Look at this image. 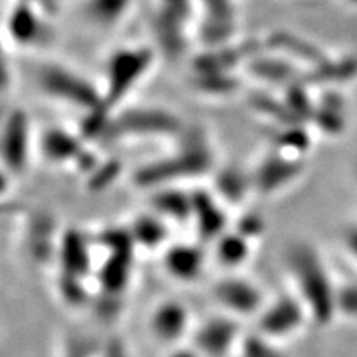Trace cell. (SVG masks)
Masks as SVG:
<instances>
[{
    "instance_id": "cell-21",
    "label": "cell",
    "mask_w": 357,
    "mask_h": 357,
    "mask_svg": "<svg viewBox=\"0 0 357 357\" xmlns=\"http://www.w3.org/2000/svg\"><path fill=\"white\" fill-rule=\"evenodd\" d=\"M134 0H82L79 13L91 29L111 32L129 19Z\"/></svg>"
},
{
    "instance_id": "cell-17",
    "label": "cell",
    "mask_w": 357,
    "mask_h": 357,
    "mask_svg": "<svg viewBox=\"0 0 357 357\" xmlns=\"http://www.w3.org/2000/svg\"><path fill=\"white\" fill-rule=\"evenodd\" d=\"M207 265L205 250L199 243H169L162 250L164 271L178 283H194L204 275Z\"/></svg>"
},
{
    "instance_id": "cell-1",
    "label": "cell",
    "mask_w": 357,
    "mask_h": 357,
    "mask_svg": "<svg viewBox=\"0 0 357 357\" xmlns=\"http://www.w3.org/2000/svg\"><path fill=\"white\" fill-rule=\"evenodd\" d=\"M171 151L147 160L134 171L132 182L144 190L182 185L215 172V149L207 131L187 124L184 132L172 141Z\"/></svg>"
},
{
    "instance_id": "cell-28",
    "label": "cell",
    "mask_w": 357,
    "mask_h": 357,
    "mask_svg": "<svg viewBox=\"0 0 357 357\" xmlns=\"http://www.w3.org/2000/svg\"><path fill=\"white\" fill-rule=\"evenodd\" d=\"M236 357H287V354L278 346V342L255 331L243 334Z\"/></svg>"
},
{
    "instance_id": "cell-12",
    "label": "cell",
    "mask_w": 357,
    "mask_h": 357,
    "mask_svg": "<svg viewBox=\"0 0 357 357\" xmlns=\"http://www.w3.org/2000/svg\"><path fill=\"white\" fill-rule=\"evenodd\" d=\"M212 298L227 314L236 319L258 316L266 305L261 288L238 275H227L217 280L212 287Z\"/></svg>"
},
{
    "instance_id": "cell-32",
    "label": "cell",
    "mask_w": 357,
    "mask_h": 357,
    "mask_svg": "<svg viewBox=\"0 0 357 357\" xmlns=\"http://www.w3.org/2000/svg\"><path fill=\"white\" fill-rule=\"evenodd\" d=\"M234 230L242 234L245 238H248L250 242H255V240H260L266 231V222L261 215H258L257 212H248L243 213L242 217L236 220V225Z\"/></svg>"
},
{
    "instance_id": "cell-20",
    "label": "cell",
    "mask_w": 357,
    "mask_h": 357,
    "mask_svg": "<svg viewBox=\"0 0 357 357\" xmlns=\"http://www.w3.org/2000/svg\"><path fill=\"white\" fill-rule=\"evenodd\" d=\"M149 192V211L171 225L192 222V190H185L184 185H169Z\"/></svg>"
},
{
    "instance_id": "cell-6",
    "label": "cell",
    "mask_w": 357,
    "mask_h": 357,
    "mask_svg": "<svg viewBox=\"0 0 357 357\" xmlns=\"http://www.w3.org/2000/svg\"><path fill=\"white\" fill-rule=\"evenodd\" d=\"M37 86L48 100L60 102L66 108L77 109L78 113H82V118L91 113L106 114L102 111L100 83L89 79L73 66L56 63V61L42 65L37 71Z\"/></svg>"
},
{
    "instance_id": "cell-31",
    "label": "cell",
    "mask_w": 357,
    "mask_h": 357,
    "mask_svg": "<svg viewBox=\"0 0 357 357\" xmlns=\"http://www.w3.org/2000/svg\"><path fill=\"white\" fill-rule=\"evenodd\" d=\"M337 316L357 321V280L337 284Z\"/></svg>"
},
{
    "instance_id": "cell-24",
    "label": "cell",
    "mask_w": 357,
    "mask_h": 357,
    "mask_svg": "<svg viewBox=\"0 0 357 357\" xmlns=\"http://www.w3.org/2000/svg\"><path fill=\"white\" fill-rule=\"evenodd\" d=\"M212 190L229 207H240L247 200L250 192H253L252 172H245L236 166L215 169L213 172Z\"/></svg>"
},
{
    "instance_id": "cell-36",
    "label": "cell",
    "mask_w": 357,
    "mask_h": 357,
    "mask_svg": "<svg viewBox=\"0 0 357 357\" xmlns=\"http://www.w3.org/2000/svg\"><path fill=\"white\" fill-rule=\"evenodd\" d=\"M100 357H126V354H124L121 344L111 342V344L105 347V351H102V354Z\"/></svg>"
},
{
    "instance_id": "cell-37",
    "label": "cell",
    "mask_w": 357,
    "mask_h": 357,
    "mask_svg": "<svg viewBox=\"0 0 357 357\" xmlns=\"http://www.w3.org/2000/svg\"><path fill=\"white\" fill-rule=\"evenodd\" d=\"M347 2H351V3H354V6H357V0H347Z\"/></svg>"
},
{
    "instance_id": "cell-18",
    "label": "cell",
    "mask_w": 357,
    "mask_h": 357,
    "mask_svg": "<svg viewBox=\"0 0 357 357\" xmlns=\"http://www.w3.org/2000/svg\"><path fill=\"white\" fill-rule=\"evenodd\" d=\"M91 243L88 236L77 229H68L60 235L56 258L60 263V273L86 280L93 271Z\"/></svg>"
},
{
    "instance_id": "cell-33",
    "label": "cell",
    "mask_w": 357,
    "mask_h": 357,
    "mask_svg": "<svg viewBox=\"0 0 357 357\" xmlns=\"http://www.w3.org/2000/svg\"><path fill=\"white\" fill-rule=\"evenodd\" d=\"M342 245H344L346 253L357 265V223L349 225L342 234Z\"/></svg>"
},
{
    "instance_id": "cell-25",
    "label": "cell",
    "mask_w": 357,
    "mask_h": 357,
    "mask_svg": "<svg viewBox=\"0 0 357 357\" xmlns=\"http://www.w3.org/2000/svg\"><path fill=\"white\" fill-rule=\"evenodd\" d=\"M134 253L109 252L108 258L98 270V281L106 296H119L129 284Z\"/></svg>"
},
{
    "instance_id": "cell-34",
    "label": "cell",
    "mask_w": 357,
    "mask_h": 357,
    "mask_svg": "<svg viewBox=\"0 0 357 357\" xmlns=\"http://www.w3.org/2000/svg\"><path fill=\"white\" fill-rule=\"evenodd\" d=\"M26 2L33 3L35 7H38L40 10L48 13L50 17L58 15L65 6V0H26Z\"/></svg>"
},
{
    "instance_id": "cell-15",
    "label": "cell",
    "mask_w": 357,
    "mask_h": 357,
    "mask_svg": "<svg viewBox=\"0 0 357 357\" xmlns=\"http://www.w3.org/2000/svg\"><path fill=\"white\" fill-rule=\"evenodd\" d=\"M89 142L82 136V132H73L70 129L52 126L40 134L37 147L40 155L52 166H77Z\"/></svg>"
},
{
    "instance_id": "cell-2",
    "label": "cell",
    "mask_w": 357,
    "mask_h": 357,
    "mask_svg": "<svg viewBox=\"0 0 357 357\" xmlns=\"http://www.w3.org/2000/svg\"><path fill=\"white\" fill-rule=\"evenodd\" d=\"M284 263L310 321L321 328L331 324L337 316V284L321 253L311 243L296 242L287 250Z\"/></svg>"
},
{
    "instance_id": "cell-10",
    "label": "cell",
    "mask_w": 357,
    "mask_h": 357,
    "mask_svg": "<svg viewBox=\"0 0 357 357\" xmlns=\"http://www.w3.org/2000/svg\"><path fill=\"white\" fill-rule=\"evenodd\" d=\"M306 321L307 311L296 294H281L273 301H266L257 316V331L268 339L280 342L300 333Z\"/></svg>"
},
{
    "instance_id": "cell-3",
    "label": "cell",
    "mask_w": 357,
    "mask_h": 357,
    "mask_svg": "<svg viewBox=\"0 0 357 357\" xmlns=\"http://www.w3.org/2000/svg\"><path fill=\"white\" fill-rule=\"evenodd\" d=\"M159 55L153 45H128L113 52L106 60L100 83L102 111L109 116L126 106L132 91L144 82Z\"/></svg>"
},
{
    "instance_id": "cell-35",
    "label": "cell",
    "mask_w": 357,
    "mask_h": 357,
    "mask_svg": "<svg viewBox=\"0 0 357 357\" xmlns=\"http://www.w3.org/2000/svg\"><path fill=\"white\" fill-rule=\"evenodd\" d=\"M167 357H202V356H200L192 346H189V347L176 346L171 352H169Z\"/></svg>"
},
{
    "instance_id": "cell-8",
    "label": "cell",
    "mask_w": 357,
    "mask_h": 357,
    "mask_svg": "<svg viewBox=\"0 0 357 357\" xmlns=\"http://www.w3.org/2000/svg\"><path fill=\"white\" fill-rule=\"evenodd\" d=\"M37 146L33 136L32 119L20 106H15L3 116L2 139H0V159L2 174L17 178L26 171L30 158Z\"/></svg>"
},
{
    "instance_id": "cell-4",
    "label": "cell",
    "mask_w": 357,
    "mask_h": 357,
    "mask_svg": "<svg viewBox=\"0 0 357 357\" xmlns=\"http://www.w3.org/2000/svg\"><path fill=\"white\" fill-rule=\"evenodd\" d=\"M185 128L181 116L162 106L126 105L111 114L100 141H174Z\"/></svg>"
},
{
    "instance_id": "cell-22",
    "label": "cell",
    "mask_w": 357,
    "mask_h": 357,
    "mask_svg": "<svg viewBox=\"0 0 357 357\" xmlns=\"http://www.w3.org/2000/svg\"><path fill=\"white\" fill-rule=\"evenodd\" d=\"M247 68L253 77L260 78L261 82L281 84L284 88L291 83L303 82L300 79L303 71L300 66L278 53L266 50L265 47L248 61Z\"/></svg>"
},
{
    "instance_id": "cell-11",
    "label": "cell",
    "mask_w": 357,
    "mask_h": 357,
    "mask_svg": "<svg viewBox=\"0 0 357 357\" xmlns=\"http://www.w3.org/2000/svg\"><path fill=\"white\" fill-rule=\"evenodd\" d=\"M242 337L238 319L223 312L204 319L194 329L190 346L202 357H231L236 356Z\"/></svg>"
},
{
    "instance_id": "cell-30",
    "label": "cell",
    "mask_w": 357,
    "mask_h": 357,
    "mask_svg": "<svg viewBox=\"0 0 357 357\" xmlns=\"http://www.w3.org/2000/svg\"><path fill=\"white\" fill-rule=\"evenodd\" d=\"M58 294L68 306L82 307L89 301V293L86 287H84V280L77 278V276H70L65 273H60L58 276Z\"/></svg>"
},
{
    "instance_id": "cell-19",
    "label": "cell",
    "mask_w": 357,
    "mask_h": 357,
    "mask_svg": "<svg viewBox=\"0 0 357 357\" xmlns=\"http://www.w3.org/2000/svg\"><path fill=\"white\" fill-rule=\"evenodd\" d=\"M263 47L266 50L278 53V55L288 58L293 63H296L301 70H314L318 68L321 63L328 60V55L321 50L318 45L311 43L310 40L294 35L284 30L271 33L270 37L265 40Z\"/></svg>"
},
{
    "instance_id": "cell-16",
    "label": "cell",
    "mask_w": 357,
    "mask_h": 357,
    "mask_svg": "<svg viewBox=\"0 0 357 357\" xmlns=\"http://www.w3.org/2000/svg\"><path fill=\"white\" fill-rule=\"evenodd\" d=\"M189 307L177 300L160 301L149 316V331L160 344L177 346L189 334Z\"/></svg>"
},
{
    "instance_id": "cell-14",
    "label": "cell",
    "mask_w": 357,
    "mask_h": 357,
    "mask_svg": "<svg viewBox=\"0 0 357 357\" xmlns=\"http://www.w3.org/2000/svg\"><path fill=\"white\" fill-rule=\"evenodd\" d=\"M192 225L202 243H213L230 230L227 205L212 189L192 190Z\"/></svg>"
},
{
    "instance_id": "cell-26",
    "label": "cell",
    "mask_w": 357,
    "mask_h": 357,
    "mask_svg": "<svg viewBox=\"0 0 357 357\" xmlns=\"http://www.w3.org/2000/svg\"><path fill=\"white\" fill-rule=\"evenodd\" d=\"M213 245V257L215 261L225 270L234 271L243 266L250 260L253 250V242L245 238L242 234L230 229L220 238H217Z\"/></svg>"
},
{
    "instance_id": "cell-5",
    "label": "cell",
    "mask_w": 357,
    "mask_h": 357,
    "mask_svg": "<svg viewBox=\"0 0 357 357\" xmlns=\"http://www.w3.org/2000/svg\"><path fill=\"white\" fill-rule=\"evenodd\" d=\"M199 15L197 0H155L149 29L159 56L177 61L187 55Z\"/></svg>"
},
{
    "instance_id": "cell-13",
    "label": "cell",
    "mask_w": 357,
    "mask_h": 357,
    "mask_svg": "<svg viewBox=\"0 0 357 357\" xmlns=\"http://www.w3.org/2000/svg\"><path fill=\"white\" fill-rule=\"evenodd\" d=\"M303 171H305V158H296L278 149H271L252 172L253 189L258 194L271 197L294 184L301 177Z\"/></svg>"
},
{
    "instance_id": "cell-9",
    "label": "cell",
    "mask_w": 357,
    "mask_h": 357,
    "mask_svg": "<svg viewBox=\"0 0 357 357\" xmlns=\"http://www.w3.org/2000/svg\"><path fill=\"white\" fill-rule=\"evenodd\" d=\"M199 15L195 37L204 48H215L235 42L238 7L235 0H197Z\"/></svg>"
},
{
    "instance_id": "cell-29",
    "label": "cell",
    "mask_w": 357,
    "mask_h": 357,
    "mask_svg": "<svg viewBox=\"0 0 357 357\" xmlns=\"http://www.w3.org/2000/svg\"><path fill=\"white\" fill-rule=\"evenodd\" d=\"M123 172V162L116 158H108L101 159V162L98 164L95 171H93L89 176L84 177V182H86V187L89 192H95V194H100V192H105L109 189L111 185L118 181L119 176Z\"/></svg>"
},
{
    "instance_id": "cell-27",
    "label": "cell",
    "mask_w": 357,
    "mask_h": 357,
    "mask_svg": "<svg viewBox=\"0 0 357 357\" xmlns=\"http://www.w3.org/2000/svg\"><path fill=\"white\" fill-rule=\"evenodd\" d=\"M240 78L230 71H194L192 88L207 98H229L240 89Z\"/></svg>"
},
{
    "instance_id": "cell-23",
    "label": "cell",
    "mask_w": 357,
    "mask_h": 357,
    "mask_svg": "<svg viewBox=\"0 0 357 357\" xmlns=\"http://www.w3.org/2000/svg\"><path fill=\"white\" fill-rule=\"evenodd\" d=\"M131 231L134 243L137 248H144L147 252H158L167 247L171 236V223L153 211L137 213L128 225Z\"/></svg>"
},
{
    "instance_id": "cell-7",
    "label": "cell",
    "mask_w": 357,
    "mask_h": 357,
    "mask_svg": "<svg viewBox=\"0 0 357 357\" xmlns=\"http://www.w3.org/2000/svg\"><path fill=\"white\" fill-rule=\"evenodd\" d=\"M53 17L26 0H13L3 15V33L13 48L40 50L55 40Z\"/></svg>"
}]
</instances>
